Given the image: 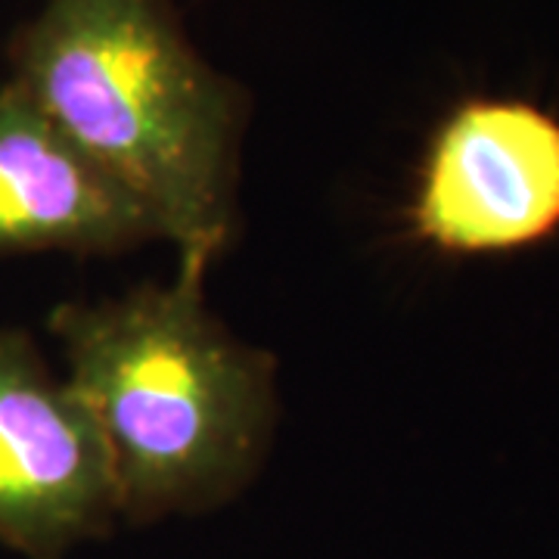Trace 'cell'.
Listing matches in <instances>:
<instances>
[{"mask_svg":"<svg viewBox=\"0 0 559 559\" xmlns=\"http://www.w3.org/2000/svg\"><path fill=\"white\" fill-rule=\"evenodd\" d=\"M10 81L180 259L230 249L249 97L202 60L171 0H47L10 40Z\"/></svg>","mask_w":559,"mask_h":559,"instance_id":"1","label":"cell"},{"mask_svg":"<svg viewBox=\"0 0 559 559\" xmlns=\"http://www.w3.org/2000/svg\"><path fill=\"white\" fill-rule=\"evenodd\" d=\"M209 261L121 299L60 305L66 382L112 463L119 520L209 513L259 476L277 429V360L205 305Z\"/></svg>","mask_w":559,"mask_h":559,"instance_id":"2","label":"cell"},{"mask_svg":"<svg viewBox=\"0 0 559 559\" xmlns=\"http://www.w3.org/2000/svg\"><path fill=\"white\" fill-rule=\"evenodd\" d=\"M116 520L112 463L87 407L22 330H0V544L62 559Z\"/></svg>","mask_w":559,"mask_h":559,"instance_id":"4","label":"cell"},{"mask_svg":"<svg viewBox=\"0 0 559 559\" xmlns=\"http://www.w3.org/2000/svg\"><path fill=\"white\" fill-rule=\"evenodd\" d=\"M441 259H507L559 237V116L520 97H469L432 131L407 209Z\"/></svg>","mask_w":559,"mask_h":559,"instance_id":"3","label":"cell"},{"mask_svg":"<svg viewBox=\"0 0 559 559\" xmlns=\"http://www.w3.org/2000/svg\"><path fill=\"white\" fill-rule=\"evenodd\" d=\"M156 224L13 81L0 84V259L119 255Z\"/></svg>","mask_w":559,"mask_h":559,"instance_id":"5","label":"cell"}]
</instances>
